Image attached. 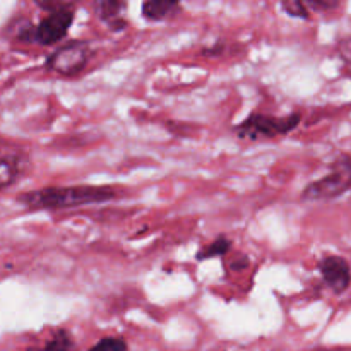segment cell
<instances>
[{
	"instance_id": "cell-1",
	"label": "cell",
	"mask_w": 351,
	"mask_h": 351,
	"mask_svg": "<svg viewBox=\"0 0 351 351\" xmlns=\"http://www.w3.org/2000/svg\"><path fill=\"white\" fill-rule=\"evenodd\" d=\"M117 197V191L112 187H45L40 191L19 195V201L31 209H69L77 206L98 204Z\"/></svg>"
},
{
	"instance_id": "cell-2",
	"label": "cell",
	"mask_w": 351,
	"mask_h": 351,
	"mask_svg": "<svg viewBox=\"0 0 351 351\" xmlns=\"http://www.w3.org/2000/svg\"><path fill=\"white\" fill-rule=\"evenodd\" d=\"M351 189V158L339 156L332 163L331 173L319 180L307 185L302 194V201L317 202V201H331L339 197Z\"/></svg>"
},
{
	"instance_id": "cell-3",
	"label": "cell",
	"mask_w": 351,
	"mask_h": 351,
	"mask_svg": "<svg viewBox=\"0 0 351 351\" xmlns=\"http://www.w3.org/2000/svg\"><path fill=\"white\" fill-rule=\"evenodd\" d=\"M300 122V115L293 113V115L283 117V119H278V117L271 115H261V113H254L249 119L243 120L239 125L237 132L240 137H245V139H259V137H276V136H285L290 130H293L295 127Z\"/></svg>"
},
{
	"instance_id": "cell-4",
	"label": "cell",
	"mask_w": 351,
	"mask_h": 351,
	"mask_svg": "<svg viewBox=\"0 0 351 351\" xmlns=\"http://www.w3.org/2000/svg\"><path fill=\"white\" fill-rule=\"evenodd\" d=\"M89 57H91V50H89L88 43L72 41V43H67L64 45V47L58 48V50L48 58L47 65L50 71L55 72V74L71 77V75L79 74V72L86 67Z\"/></svg>"
},
{
	"instance_id": "cell-5",
	"label": "cell",
	"mask_w": 351,
	"mask_h": 351,
	"mask_svg": "<svg viewBox=\"0 0 351 351\" xmlns=\"http://www.w3.org/2000/svg\"><path fill=\"white\" fill-rule=\"evenodd\" d=\"M74 21V10L65 9L50 12L38 27H34V41L40 45H53L65 38Z\"/></svg>"
},
{
	"instance_id": "cell-6",
	"label": "cell",
	"mask_w": 351,
	"mask_h": 351,
	"mask_svg": "<svg viewBox=\"0 0 351 351\" xmlns=\"http://www.w3.org/2000/svg\"><path fill=\"white\" fill-rule=\"evenodd\" d=\"M319 271L324 278L326 285L335 293H343L350 287L351 271L348 263L339 256H328L319 263Z\"/></svg>"
},
{
	"instance_id": "cell-7",
	"label": "cell",
	"mask_w": 351,
	"mask_h": 351,
	"mask_svg": "<svg viewBox=\"0 0 351 351\" xmlns=\"http://www.w3.org/2000/svg\"><path fill=\"white\" fill-rule=\"evenodd\" d=\"M93 10L99 21L115 29L125 26L127 0H95Z\"/></svg>"
},
{
	"instance_id": "cell-8",
	"label": "cell",
	"mask_w": 351,
	"mask_h": 351,
	"mask_svg": "<svg viewBox=\"0 0 351 351\" xmlns=\"http://www.w3.org/2000/svg\"><path fill=\"white\" fill-rule=\"evenodd\" d=\"M182 0H144L143 2V16L147 21H161L178 9Z\"/></svg>"
},
{
	"instance_id": "cell-9",
	"label": "cell",
	"mask_w": 351,
	"mask_h": 351,
	"mask_svg": "<svg viewBox=\"0 0 351 351\" xmlns=\"http://www.w3.org/2000/svg\"><path fill=\"white\" fill-rule=\"evenodd\" d=\"M27 351H74V343L67 331H58L43 348H29Z\"/></svg>"
},
{
	"instance_id": "cell-10",
	"label": "cell",
	"mask_w": 351,
	"mask_h": 351,
	"mask_svg": "<svg viewBox=\"0 0 351 351\" xmlns=\"http://www.w3.org/2000/svg\"><path fill=\"white\" fill-rule=\"evenodd\" d=\"M230 247H232V242H230L228 239H225V237H219V239L215 240L211 245H208L206 249H202L201 252L197 254V259L206 261V259H213V257L225 256V254L230 250Z\"/></svg>"
},
{
	"instance_id": "cell-11",
	"label": "cell",
	"mask_w": 351,
	"mask_h": 351,
	"mask_svg": "<svg viewBox=\"0 0 351 351\" xmlns=\"http://www.w3.org/2000/svg\"><path fill=\"white\" fill-rule=\"evenodd\" d=\"M17 167L14 161L5 160V158H0V189L9 187L10 184H14L17 178Z\"/></svg>"
},
{
	"instance_id": "cell-12",
	"label": "cell",
	"mask_w": 351,
	"mask_h": 351,
	"mask_svg": "<svg viewBox=\"0 0 351 351\" xmlns=\"http://www.w3.org/2000/svg\"><path fill=\"white\" fill-rule=\"evenodd\" d=\"M283 9L288 16L298 17V19H308L307 3L304 0H283Z\"/></svg>"
},
{
	"instance_id": "cell-13",
	"label": "cell",
	"mask_w": 351,
	"mask_h": 351,
	"mask_svg": "<svg viewBox=\"0 0 351 351\" xmlns=\"http://www.w3.org/2000/svg\"><path fill=\"white\" fill-rule=\"evenodd\" d=\"M40 9L48 10V12H57V10L72 9L79 0H34Z\"/></svg>"
},
{
	"instance_id": "cell-14",
	"label": "cell",
	"mask_w": 351,
	"mask_h": 351,
	"mask_svg": "<svg viewBox=\"0 0 351 351\" xmlns=\"http://www.w3.org/2000/svg\"><path fill=\"white\" fill-rule=\"evenodd\" d=\"M89 351H127V345L120 338H105L96 343Z\"/></svg>"
},
{
	"instance_id": "cell-15",
	"label": "cell",
	"mask_w": 351,
	"mask_h": 351,
	"mask_svg": "<svg viewBox=\"0 0 351 351\" xmlns=\"http://www.w3.org/2000/svg\"><path fill=\"white\" fill-rule=\"evenodd\" d=\"M305 3H308V5H312L314 9H319V10H328V9H332V7L338 5V2L336 0H304Z\"/></svg>"
},
{
	"instance_id": "cell-16",
	"label": "cell",
	"mask_w": 351,
	"mask_h": 351,
	"mask_svg": "<svg viewBox=\"0 0 351 351\" xmlns=\"http://www.w3.org/2000/svg\"><path fill=\"white\" fill-rule=\"evenodd\" d=\"M338 51H339V55L343 57V60L351 64V38H346V40L339 41Z\"/></svg>"
}]
</instances>
